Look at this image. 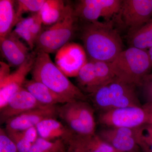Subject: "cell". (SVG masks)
I'll return each mask as SVG.
<instances>
[{"label": "cell", "mask_w": 152, "mask_h": 152, "mask_svg": "<svg viewBox=\"0 0 152 152\" xmlns=\"http://www.w3.org/2000/svg\"><path fill=\"white\" fill-rule=\"evenodd\" d=\"M0 152H19L5 130L0 129Z\"/></svg>", "instance_id": "f1b7e54d"}, {"label": "cell", "mask_w": 152, "mask_h": 152, "mask_svg": "<svg viewBox=\"0 0 152 152\" xmlns=\"http://www.w3.org/2000/svg\"><path fill=\"white\" fill-rule=\"evenodd\" d=\"M99 135L119 152H134L138 147L135 129L110 128Z\"/></svg>", "instance_id": "7c38bea8"}, {"label": "cell", "mask_w": 152, "mask_h": 152, "mask_svg": "<svg viewBox=\"0 0 152 152\" xmlns=\"http://www.w3.org/2000/svg\"><path fill=\"white\" fill-rule=\"evenodd\" d=\"M143 108L148 114L146 124H149L152 126V104H146Z\"/></svg>", "instance_id": "836d02e7"}, {"label": "cell", "mask_w": 152, "mask_h": 152, "mask_svg": "<svg viewBox=\"0 0 152 152\" xmlns=\"http://www.w3.org/2000/svg\"><path fill=\"white\" fill-rule=\"evenodd\" d=\"M145 98L148 104H152V74L147 75L142 82Z\"/></svg>", "instance_id": "1f68e13d"}, {"label": "cell", "mask_w": 152, "mask_h": 152, "mask_svg": "<svg viewBox=\"0 0 152 152\" xmlns=\"http://www.w3.org/2000/svg\"><path fill=\"white\" fill-rule=\"evenodd\" d=\"M46 0H18L17 3L16 15L18 23L22 20L23 14L27 12L33 14L41 11Z\"/></svg>", "instance_id": "d4e9b609"}, {"label": "cell", "mask_w": 152, "mask_h": 152, "mask_svg": "<svg viewBox=\"0 0 152 152\" xmlns=\"http://www.w3.org/2000/svg\"><path fill=\"white\" fill-rule=\"evenodd\" d=\"M111 66L117 77L135 86L141 85L152 64L148 51L129 47L121 52Z\"/></svg>", "instance_id": "277c9868"}, {"label": "cell", "mask_w": 152, "mask_h": 152, "mask_svg": "<svg viewBox=\"0 0 152 152\" xmlns=\"http://www.w3.org/2000/svg\"><path fill=\"white\" fill-rule=\"evenodd\" d=\"M129 42L130 47L145 50L149 49L152 47V22L129 32Z\"/></svg>", "instance_id": "44dd1931"}, {"label": "cell", "mask_w": 152, "mask_h": 152, "mask_svg": "<svg viewBox=\"0 0 152 152\" xmlns=\"http://www.w3.org/2000/svg\"><path fill=\"white\" fill-rule=\"evenodd\" d=\"M81 32L89 60L111 63L124 50L121 38L111 21L85 23Z\"/></svg>", "instance_id": "6da1fadb"}, {"label": "cell", "mask_w": 152, "mask_h": 152, "mask_svg": "<svg viewBox=\"0 0 152 152\" xmlns=\"http://www.w3.org/2000/svg\"><path fill=\"white\" fill-rule=\"evenodd\" d=\"M139 147L144 152H152V126L145 124L135 129Z\"/></svg>", "instance_id": "603a6c76"}, {"label": "cell", "mask_w": 152, "mask_h": 152, "mask_svg": "<svg viewBox=\"0 0 152 152\" xmlns=\"http://www.w3.org/2000/svg\"><path fill=\"white\" fill-rule=\"evenodd\" d=\"M7 133L9 137L15 145L19 152H28L29 151L33 144L28 140L22 132Z\"/></svg>", "instance_id": "83f0119b"}, {"label": "cell", "mask_w": 152, "mask_h": 152, "mask_svg": "<svg viewBox=\"0 0 152 152\" xmlns=\"http://www.w3.org/2000/svg\"><path fill=\"white\" fill-rule=\"evenodd\" d=\"M84 47L69 42L57 52L56 64L67 77H77L79 71L88 61Z\"/></svg>", "instance_id": "ba28073f"}, {"label": "cell", "mask_w": 152, "mask_h": 152, "mask_svg": "<svg viewBox=\"0 0 152 152\" xmlns=\"http://www.w3.org/2000/svg\"><path fill=\"white\" fill-rule=\"evenodd\" d=\"M134 86L116 77L91 94L93 102L103 112L129 107H141Z\"/></svg>", "instance_id": "5b68a950"}, {"label": "cell", "mask_w": 152, "mask_h": 152, "mask_svg": "<svg viewBox=\"0 0 152 152\" xmlns=\"http://www.w3.org/2000/svg\"><path fill=\"white\" fill-rule=\"evenodd\" d=\"M68 152H87L85 137L76 135L68 144Z\"/></svg>", "instance_id": "4dcf8cb0"}, {"label": "cell", "mask_w": 152, "mask_h": 152, "mask_svg": "<svg viewBox=\"0 0 152 152\" xmlns=\"http://www.w3.org/2000/svg\"><path fill=\"white\" fill-rule=\"evenodd\" d=\"M94 62L100 88L115 77L116 76L112 70L111 63L101 61Z\"/></svg>", "instance_id": "4316f807"}, {"label": "cell", "mask_w": 152, "mask_h": 152, "mask_svg": "<svg viewBox=\"0 0 152 152\" xmlns=\"http://www.w3.org/2000/svg\"><path fill=\"white\" fill-rule=\"evenodd\" d=\"M74 8L78 18L85 23L97 21L101 17L108 21L110 19L105 0H81Z\"/></svg>", "instance_id": "9a60e30c"}, {"label": "cell", "mask_w": 152, "mask_h": 152, "mask_svg": "<svg viewBox=\"0 0 152 152\" xmlns=\"http://www.w3.org/2000/svg\"><path fill=\"white\" fill-rule=\"evenodd\" d=\"M36 128L40 137L49 141L63 140L67 145L76 135L67 126L53 118L42 121Z\"/></svg>", "instance_id": "2e32d148"}, {"label": "cell", "mask_w": 152, "mask_h": 152, "mask_svg": "<svg viewBox=\"0 0 152 152\" xmlns=\"http://www.w3.org/2000/svg\"><path fill=\"white\" fill-rule=\"evenodd\" d=\"M32 16L33 20L30 25L29 30L33 38L36 42L38 37L42 31V25L43 22L40 12L33 14Z\"/></svg>", "instance_id": "f546056e"}, {"label": "cell", "mask_w": 152, "mask_h": 152, "mask_svg": "<svg viewBox=\"0 0 152 152\" xmlns=\"http://www.w3.org/2000/svg\"><path fill=\"white\" fill-rule=\"evenodd\" d=\"M148 53L149 56L150 60H151V62L152 64V47H151L148 51Z\"/></svg>", "instance_id": "e575fe53"}, {"label": "cell", "mask_w": 152, "mask_h": 152, "mask_svg": "<svg viewBox=\"0 0 152 152\" xmlns=\"http://www.w3.org/2000/svg\"><path fill=\"white\" fill-rule=\"evenodd\" d=\"M13 31L0 40L1 51L3 57L11 66L18 67L25 62L30 56V48L22 42Z\"/></svg>", "instance_id": "5bb4252c"}, {"label": "cell", "mask_w": 152, "mask_h": 152, "mask_svg": "<svg viewBox=\"0 0 152 152\" xmlns=\"http://www.w3.org/2000/svg\"><path fill=\"white\" fill-rule=\"evenodd\" d=\"M0 65V81H2L7 77L10 73L8 65L3 62H1Z\"/></svg>", "instance_id": "d6a6232c"}, {"label": "cell", "mask_w": 152, "mask_h": 152, "mask_svg": "<svg viewBox=\"0 0 152 152\" xmlns=\"http://www.w3.org/2000/svg\"><path fill=\"white\" fill-rule=\"evenodd\" d=\"M85 144L87 152H119L96 134L85 137Z\"/></svg>", "instance_id": "cb8c5ba5"}, {"label": "cell", "mask_w": 152, "mask_h": 152, "mask_svg": "<svg viewBox=\"0 0 152 152\" xmlns=\"http://www.w3.org/2000/svg\"><path fill=\"white\" fill-rule=\"evenodd\" d=\"M36 52L37 56L31 71L33 80L43 84L64 99L67 103L86 100L87 96L52 61L49 54Z\"/></svg>", "instance_id": "7a4b0ae2"}, {"label": "cell", "mask_w": 152, "mask_h": 152, "mask_svg": "<svg viewBox=\"0 0 152 152\" xmlns=\"http://www.w3.org/2000/svg\"><path fill=\"white\" fill-rule=\"evenodd\" d=\"M23 88L33 95L37 101L44 106H56L57 104L66 103V101L41 82L34 80L25 82Z\"/></svg>", "instance_id": "e0dca14e"}, {"label": "cell", "mask_w": 152, "mask_h": 152, "mask_svg": "<svg viewBox=\"0 0 152 152\" xmlns=\"http://www.w3.org/2000/svg\"><path fill=\"white\" fill-rule=\"evenodd\" d=\"M68 145L61 140L49 141L39 137L28 152H68Z\"/></svg>", "instance_id": "7402d4cb"}, {"label": "cell", "mask_w": 152, "mask_h": 152, "mask_svg": "<svg viewBox=\"0 0 152 152\" xmlns=\"http://www.w3.org/2000/svg\"><path fill=\"white\" fill-rule=\"evenodd\" d=\"M33 20L32 15L22 20L16 26L13 31L20 38H22L28 44L30 49H33L35 46L36 42L30 32L29 27Z\"/></svg>", "instance_id": "484cf974"}, {"label": "cell", "mask_w": 152, "mask_h": 152, "mask_svg": "<svg viewBox=\"0 0 152 152\" xmlns=\"http://www.w3.org/2000/svg\"><path fill=\"white\" fill-rule=\"evenodd\" d=\"M78 20L74 6L67 4L60 20L41 32L36 41V51L57 53L73 37L77 29Z\"/></svg>", "instance_id": "3957f363"}, {"label": "cell", "mask_w": 152, "mask_h": 152, "mask_svg": "<svg viewBox=\"0 0 152 152\" xmlns=\"http://www.w3.org/2000/svg\"><path fill=\"white\" fill-rule=\"evenodd\" d=\"M58 115L76 135L88 137L95 134L94 110L86 101L65 104L58 107Z\"/></svg>", "instance_id": "8992f818"}, {"label": "cell", "mask_w": 152, "mask_h": 152, "mask_svg": "<svg viewBox=\"0 0 152 152\" xmlns=\"http://www.w3.org/2000/svg\"><path fill=\"white\" fill-rule=\"evenodd\" d=\"M66 4L61 0H46L40 11L43 24L50 26L57 23L66 10Z\"/></svg>", "instance_id": "ffe728a7"}, {"label": "cell", "mask_w": 152, "mask_h": 152, "mask_svg": "<svg viewBox=\"0 0 152 152\" xmlns=\"http://www.w3.org/2000/svg\"><path fill=\"white\" fill-rule=\"evenodd\" d=\"M58 107L56 106H43L30 110L11 118L6 122L7 132H20L36 127L42 121L49 118H56Z\"/></svg>", "instance_id": "30bf717a"}, {"label": "cell", "mask_w": 152, "mask_h": 152, "mask_svg": "<svg viewBox=\"0 0 152 152\" xmlns=\"http://www.w3.org/2000/svg\"><path fill=\"white\" fill-rule=\"evenodd\" d=\"M121 18L129 32L148 23L152 14V0L123 1Z\"/></svg>", "instance_id": "8fae6325"}, {"label": "cell", "mask_w": 152, "mask_h": 152, "mask_svg": "<svg viewBox=\"0 0 152 152\" xmlns=\"http://www.w3.org/2000/svg\"><path fill=\"white\" fill-rule=\"evenodd\" d=\"M78 87L82 91L91 95L100 88L94 61L88 59L77 76Z\"/></svg>", "instance_id": "d6986e66"}, {"label": "cell", "mask_w": 152, "mask_h": 152, "mask_svg": "<svg viewBox=\"0 0 152 152\" xmlns=\"http://www.w3.org/2000/svg\"><path fill=\"white\" fill-rule=\"evenodd\" d=\"M15 3L12 0L0 1V40L10 34L18 23Z\"/></svg>", "instance_id": "ac0fdd59"}, {"label": "cell", "mask_w": 152, "mask_h": 152, "mask_svg": "<svg viewBox=\"0 0 152 152\" xmlns=\"http://www.w3.org/2000/svg\"><path fill=\"white\" fill-rule=\"evenodd\" d=\"M147 115L143 107H126L102 112L99 121L110 128L135 129L146 123Z\"/></svg>", "instance_id": "52a82bcc"}, {"label": "cell", "mask_w": 152, "mask_h": 152, "mask_svg": "<svg viewBox=\"0 0 152 152\" xmlns=\"http://www.w3.org/2000/svg\"><path fill=\"white\" fill-rule=\"evenodd\" d=\"M37 52H31L23 64L3 80L0 81V109L4 107L11 97L23 88L26 77L31 72L35 61Z\"/></svg>", "instance_id": "9c48e42d"}, {"label": "cell", "mask_w": 152, "mask_h": 152, "mask_svg": "<svg viewBox=\"0 0 152 152\" xmlns=\"http://www.w3.org/2000/svg\"><path fill=\"white\" fill-rule=\"evenodd\" d=\"M24 88L11 97L8 103L1 110V124L6 123L11 118L32 109L43 106Z\"/></svg>", "instance_id": "4fadbf2b"}]
</instances>
